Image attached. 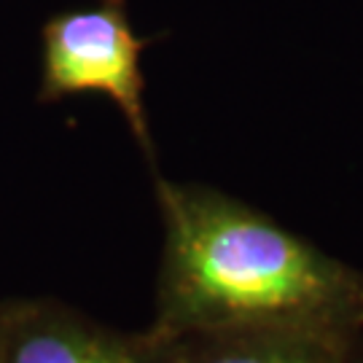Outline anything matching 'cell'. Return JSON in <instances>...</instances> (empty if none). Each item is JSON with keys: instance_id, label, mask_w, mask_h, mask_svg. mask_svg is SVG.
I'll return each mask as SVG.
<instances>
[{"instance_id": "obj_1", "label": "cell", "mask_w": 363, "mask_h": 363, "mask_svg": "<svg viewBox=\"0 0 363 363\" xmlns=\"http://www.w3.org/2000/svg\"><path fill=\"white\" fill-rule=\"evenodd\" d=\"M154 181L164 226L156 337L363 328V272L220 189Z\"/></svg>"}, {"instance_id": "obj_2", "label": "cell", "mask_w": 363, "mask_h": 363, "mask_svg": "<svg viewBox=\"0 0 363 363\" xmlns=\"http://www.w3.org/2000/svg\"><path fill=\"white\" fill-rule=\"evenodd\" d=\"M151 38L130 25L127 0H100L91 9L54 13L40 27L38 103H60L73 94H105L130 124L138 145L156 172L151 124L145 113L140 57Z\"/></svg>"}, {"instance_id": "obj_3", "label": "cell", "mask_w": 363, "mask_h": 363, "mask_svg": "<svg viewBox=\"0 0 363 363\" xmlns=\"http://www.w3.org/2000/svg\"><path fill=\"white\" fill-rule=\"evenodd\" d=\"M0 363H167V355L151 328L118 331L52 298H6Z\"/></svg>"}, {"instance_id": "obj_4", "label": "cell", "mask_w": 363, "mask_h": 363, "mask_svg": "<svg viewBox=\"0 0 363 363\" xmlns=\"http://www.w3.org/2000/svg\"><path fill=\"white\" fill-rule=\"evenodd\" d=\"M355 331L232 328L164 339L167 363H352Z\"/></svg>"}]
</instances>
